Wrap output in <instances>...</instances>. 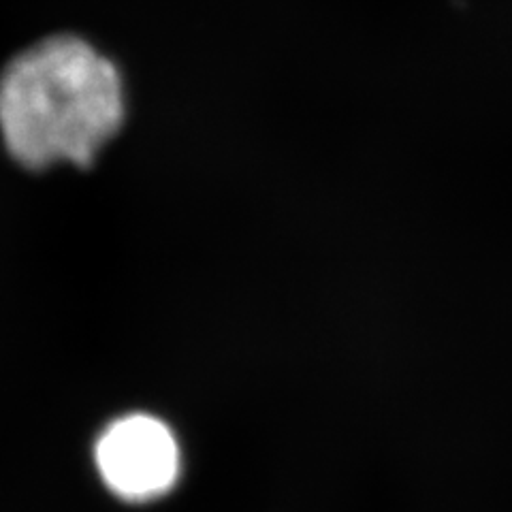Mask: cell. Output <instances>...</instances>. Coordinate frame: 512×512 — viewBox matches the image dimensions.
I'll return each instance as SVG.
<instances>
[{
	"instance_id": "obj_1",
	"label": "cell",
	"mask_w": 512,
	"mask_h": 512,
	"mask_svg": "<svg viewBox=\"0 0 512 512\" xmlns=\"http://www.w3.org/2000/svg\"><path fill=\"white\" fill-rule=\"evenodd\" d=\"M122 118L120 71L82 37H45L0 73V131L28 169L92 165Z\"/></svg>"
},
{
	"instance_id": "obj_2",
	"label": "cell",
	"mask_w": 512,
	"mask_h": 512,
	"mask_svg": "<svg viewBox=\"0 0 512 512\" xmlns=\"http://www.w3.org/2000/svg\"><path fill=\"white\" fill-rule=\"evenodd\" d=\"M96 468L124 500H152L167 493L180 474V448L171 429L148 414L111 423L96 442Z\"/></svg>"
}]
</instances>
